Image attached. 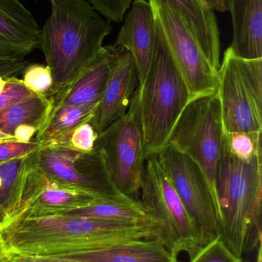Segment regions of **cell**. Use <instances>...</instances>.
I'll use <instances>...</instances> for the list:
<instances>
[{
	"label": "cell",
	"mask_w": 262,
	"mask_h": 262,
	"mask_svg": "<svg viewBox=\"0 0 262 262\" xmlns=\"http://www.w3.org/2000/svg\"><path fill=\"white\" fill-rule=\"evenodd\" d=\"M156 222L128 223L67 215L17 217L0 224L4 254L67 258L135 240L159 239Z\"/></svg>",
	"instance_id": "obj_1"
},
{
	"label": "cell",
	"mask_w": 262,
	"mask_h": 262,
	"mask_svg": "<svg viewBox=\"0 0 262 262\" xmlns=\"http://www.w3.org/2000/svg\"><path fill=\"white\" fill-rule=\"evenodd\" d=\"M48 1L50 15L41 29L38 48L53 78L52 98L98 55L112 26L86 0Z\"/></svg>",
	"instance_id": "obj_2"
},
{
	"label": "cell",
	"mask_w": 262,
	"mask_h": 262,
	"mask_svg": "<svg viewBox=\"0 0 262 262\" xmlns=\"http://www.w3.org/2000/svg\"><path fill=\"white\" fill-rule=\"evenodd\" d=\"M262 152L235 157L223 134L216 177L220 235L238 258L261 246Z\"/></svg>",
	"instance_id": "obj_3"
},
{
	"label": "cell",
	"mask_w": 262,
	"mask_h": 262,
	"mask_svg": "<svg viewBox=\"0 0 262 262\" xmlns=\"http://www.w3.org/2000/svg\"><path fill=\"white\" fill-rule=\"evenodd\" d=\"M156 28L153 59L144 82L138 85L146 159L158 155L167 146L178 118L192 99L157 21Z\"/></svg>",
	"instance_id": "obj_4"
},
{
	"label": "cell",
	"mask_w": 262,
	"mask_h": 262,
	"mask_svg": "<svg viewBox=\"0 0 262 262\" xmlns=\"http://www.w3.org/2000/svg\"><path fill=\"white\" fill-rule=\"evenodd\" d=\"M31 177L101 198L122 196L108 169L101 150H77L68 143L41 146L30 154Z\"/></svg>",
	"instance_id": "obj_5"
},
{
	"label": "cell",
	"mask_w": 262,
	"mask_h": 262,
	"mask_svg": "<svg viewBox=\"0 0 262 262\" xmlns=\"http://www.w3.org/2000/svg\"><path fill=\"white\" fill-rule=\"evenodd\" d=\"M223 134L221 104L216 92L190 100L168 142V145L189 156L203 171L213 195L218 221L216 177Z\"/></svg>",
	"instance_id": "obj_6"
},
{
	"label": "cell",
	"mask_w": 262,
	"mask_h": 262,
	"mask_svg": "<svg viewBox=\"0 0 262 262\" xmlns=\"http://www.w3.org/2000/svg\"><path fill=\"white\" fill-rule=\"evenodd\" d=\"M139 195L149 216L159 224L160 241L176 255L186 252L192 259L203 248L201 234L156 156L146 157Z\"/></svg>",
	"instance_id": "obj_7"
},
{
	"label": "cell",
	"mask_w": 262,
	"mask_h": 262,
	"mask_svg": "<svg viewBox=\"0 0 262 262\" xmlns=\"http://www.w3.org/2000/svg\"><path fill=\"white\" fill-rule=\"evenodd\" d=\"M218 79L225 132L262 133V58H239L229 47Z\"/></svg>",
	"instance_id": "obj_8"
},
{
	"label": "cell",
	"mask_w": 262,
	"mask_h": 262,
	"mask_svg": "<svg viewBox=\"0 0 262 262\" xmlns=\"http://www.w3.org/2000/svg\"><path fill=\"white\" fill-rule=\"evenodd\" d=\"M95 146L101 150L117 189L139 200L146 154L138 87L126 115L98 134Z\"/></svg>",
	"instance_id": "obj_9"
},
{
	"label": "cell",
	"mask_w": 262,
	"mask_h": 262,
	"mask_svg": "<svg viewBox=\"0 0 262 262\" xmlns=\"http://www.w3.org/2000/svg\"><path fill=\"white\" fill-rule=\"evenodd\" d=\"M156 157L198 228L203 247L206 246L220 235V228L213 195L203 171L189 156L170 145Z\"/></svg>",
	"instance_id": "obj_10"
},
{
	"label": "cell",
	"mask_w": 262,
	"mask_h": 262,
	"mask_svg": "<svg viewBox=\"0 0 262 262\" xmlns=\"http://www.w3.org/2000/svg\"><path fill=\"white\" fill-rule=\"evenodd\" d=\"M191 98L217 92L218 71L212 67L180 15L163 0H149Z\"/></svg>",
	"instance_id": "obj_11"
},
{
	"label": "cell",
	"mask_w": 262,
	"mask_h": 262,
	"mask_svg": "<svg viewBox=\"0 0 262 262\" xmlns=\"http://www.w3.org/2000/svg\"><path fill=\"white\" fill-rule=\"evenodd\" d=\"M138 84L133 58L126 49L118 47L104 93L92 119L97 134L126 115Z\"/></svg>",
	"instance_id": "obj_12"
},
{
	"label": "cell",
	"mask_w": 262,
	"mask_h": 262,
	"mask_svg": "<svg viewBox=\"0 0 262 262\" xmlns=\"http://www.w3.org/2000/svg\"><path fill=\"white\" fill-rule=\"evenodd\" d=\"M131 6L113 46L123 48L131 54L136 66L138 84H142L153 59L156 21L149 0H135Z\"/></svg>",
	"instance_id": "obj_13"
},
{
	"label": "cell",
	"mask_w": 262,
	"mask_h": 262,
	"mask_svg": "<svg viewBox=\"0 0 262 262\" xmlns=\"http://www.w3.org/2000/svg\"><path fill=\"white\" fill-rule=\"evenodd\" d=\"M41 29L20 0H0V56L26 57L39 47Z\"/></svg>",
	"instance_id": "obj_14"
},
{
	"label": "cell",
	"mask_w": 262,
	"mask_h": 262,
	"mask_svg": "<svg viewBox=\"0 0 262 262\" xmlns=\"http://www.w3.org/2000/svg\"><path fill=\"white\" fill-rule=\"evenodd\" d=\"M118 47L103 46L95 58L61 92L52 97L53 107L84 106L99 103Z\"/></svg>",
	"instance_id": "obj_15"
},
{
	"label": "cell",
	"mask_w": 262,
	"mask_h": 262,
	"mask_svg": "<svg viewBox=\"0 0 262 262\" xmlns=\"http://www.w3.org/2000/svg\"><path fill=\"white\" fill-rule=\"evenodd\" d=\"M180 15L208 61L218 71L221 42L215 11L205 0H163Z\"/></svg>",
	"instance_id": "obj_16"
},
{
	"label": "cell",
	"mask_w": 262,
	"mask_h": 262,
	"mask_svg": "<svg viewBox=\"0 0 262 262\" xmlns=\"http://www.w3.org/2000/svg\"><path fill=\"white\" fill-rule=\"evenodd\" d=\"M233 25L230 49L239 58H262V0H228Z\"/></svg>",
	"instance_id": "obj_17"
},
{
	"label": "cell",
	"mask_w": 262,
	"mask_h": 262,
	"mask_svg": "<svg viewBox=\"0 0 262 262\" xmlns=\"http://www.w3.org/2000/svg\"><path fill=\"white\" fill-rule=\"evenodd\" d=\"M67 258L89 262H178V255L158 238L128 242Z\"/></svg>",
	"instance_id": "obj_18"
},
{
	"label": "cell",
	"mask_w": 262,
	"mask_h": 262,
	"mask_svg": "<svg viewBox=\"0 0 262 262\" xmlns=\"http://www.w3.org/2000/svg\"><path fill=\"white\" fill-rule=\"evenodd\" d=\"M53 107L51 97L34 95L0 112V141H14L15 129L29 125L38 131L47 121Z\"/></svg>",
	"instance_id": "obj_19"
},
{
	"label": "cell",
	"mask_w": 262,
	"mask_h": 262,
	"mask_svg": "<svg viewBox=\"0 0 262 262\" xmlns=\"http://www.w3.org/2000/svg\"><path fill=\"white\" fill-rule=\"evenodd\" d=\"M98 104L52 107L47 121L35 134L33 141L42 146L68 143L76 127L93 118Z\"/></svg>",
	"instance_id": "obj_20"
},
{
	"label": "cell",
	"mask_w": 262,
	"mask_h": 262,
	"mask_svg": "<svg viewBox=\"0 0 262 262\" xmlns=\"http://www.w3.org/2000/svg\"><path fill=\"white\" fill-rule=\"evenodd\" d=\"M29 162L30 154L0 163V223L21 209Z\"/></svg>",
	"instance_id": "obj_21"
},
{
	"label": "cell",
	"mask_w": 262,
	"mask_h": 262,
	"mask_svg": "<svg viewBox=\"0 0 262 262\" xmlns=\"http://www.w3.org/2000/svg\"><path fill=\"white\" fill-rule=\"evenodd\" d=\"M61 215L128 223L156 222L149 216L139 200H134L126 195L100 199L89 206L72 209Z\"/></svg>",
	"instance_id": "obj_22"
},
{
	"label": "cell",
	"mask_w": 262,
	"mask_h": 262,
	"mask_svg": "<svg viewBox=\"0 0 262 262\" xmlns=\"http://www.w3.org/2000/svg\"><path fill=\"white\" fill-rule=\"evenodd\" d=\"M225 137L231 152L243 160H249L261 150V134L254 133H226Z\"/></svg>",
	"instance_id": "obj_23"
},
{
	"label": "cell",
	"mask_w": 262,
	"mask_h": 262,
	"mask_svg": "<svg viewBox=\"0 0 262 262\" xmlns=\"http://www.w3.org/2000/svg\"><path fill=\"white\" fill-rule=\"evenodd\" d=\"M22 75V81L27 89L36 95L49 96L53 87V78L47 66L29 64Z\"/></svg>",
	"instance_id": "obj_24"
},
{
	"label": "cell",
	"mask_w": 262,
	"mask_h": 262,
	"mask_svg": "<svg viewBox=\"0 0 262 262\" xmlns=\"http://www.w3.org/2000/svg\"><path fill=\"white\" fill-rule=\"evenodd\" d=\"M36 94L23 84L21 78H3L0 76V112L12 104Z\"/></svg>",
	"instance_id": "obj_25"
},
{
	"label": "cell",
	"mask_w": 262,
	"mask_h": 262,
	"mask_svg": "<svg viewBox=\"0 0 262 262\" xmlns=\"http://www.w3.org/2000/svg\"><path fill=\"white\" fill-rule=\"evenodd\" d=\"M189 262H243L225 245L221 235L203 246Z\"/></svg>",
	"instance_id": "obj_26"
},
{
	"label": "cell",
	"mask_w": 262,
	"mask_h": 262,
	"mask_svg": "<svg viewBox=\"0 0 262 262\" xmlns=\"http://www.w3.org/2000/svg\"><path fill=\"white\" fill-rule=\"evenodd\" d=\"M102 15L112 23H120L133 0H86Z\"/></svg>",
	"instance_id": "obj_27"
},
{
	"label": "cell",
	"mask_w": 262,
	"mask_h": 262,
	"mask_svg": "<svg viewBox=\"0 0 262 262\" xmlns=\"http://www.w3.org/2000/svg\"><path fill=\"white\" fill-rule=\"evenodd\" d=\"M92 119L86 121L74 130L69 137L68 144L83 152L93 150L98 134L92 125Z\"/></svg>",
	"instance_id": "obj_28"
},
{
	"label": "cell",
	"mask_w": 262,
	"mask_h": 262,
	"mask_svg": "<svg viewBox=\"0 0 262 262\" xmlns=\"http://www.w3.org/2000/svg\"><path fill=\"white\" fill-rule=\"evenodd\" d=\"M41 145L36 142L21 143L17 141H6L0 143V163L18 157L29 155L31 152L41 147Z\"/></svg>",
	"instance_id": "obj_29"
},
{
	"label": "cell",
	"mask_w": 262,
	"mask_h": 262,
	"mask_svg": "<svg viewBox=\"0 0 262 262\" xmlns=\"http://www.w3.org/2000/svg\"><path fill=\"white\" fill-rule=\"evenodd\" d=\"M26 57L0 56V76L14 78L22 75L29 64Z\"/></svg>",
	"instance_id": "obj_30"
},
{
	"label": "cell",
	"mask_w": 262,
	"mask_h": 262,
	"mask_svg": "<svg viewBox=\"0 0 262 262\" xmlns=\"http://www.w3.org/2000/svg\"><path fill=\"white\" fill-rule=\"evenodd\" d=\"M4 262H89L78 261L67 258H50V257H32L15 254H4Z\"/></svg>",
	"instance_id": "obj_31"
},
{
	"label": "cell",
	"mask_w": 262,
	"mask_h": 262,
	"mask_svg": "<svg viewBox=\"0 0 262 262\" xmlns=\"http://www.w3.org/2000/svg\"><path fill=\"white\" fill-rule=\"evenodd\" d=\"M38 129L29 125H22L15 129L13 134L14 141L21 143L32 142V137H35Z\"/></svg>",
	"instance_id": "obj_32"
},
{
	"label": "cell",
	"mask_w": 262,
	"mask_h": 262,
	"mask_svg": "<svg viewBox=\"0 0 262 262\" xmlns=\"http://www.w3.org/2000/svg\"><path fill=\"white\" fill-rule=\"evenodd\" d=\"M214 11L224 12L229 11V1L228 0H205Z\"/></svg>",
	"instance_id": "obj_33"
},
{
	"label": "cell",
	"mask_w": 262,
	"mask_h": 262,
	"mask_svg": "<svg viewBox=\"0 0 262 262\" xmlns=\"http://www.w3.org/2000/svg\"><path fill=\"white\" fill-rule=\"evenodd\" d=\"M243 262H249V261H244ZM255 262H262V255H261V246H260L258 249V257H257L256 261Z\"/></svg>",
	"instance_id": "obj_34"
},
{
	"label": "cell",
	"mask_w": 262,
	"mask_h": 262,
	"mask_svg": "<svg viewBox=\"0 0 262 262\" xmlns=\"http://www.w3.org/2000/svg\"><path fill=\"white\" fill-rule=\"evenodd\" d=\"M4 258V252H3V248L0 245V261Z\"/></svg>",
	"instance_id": "obj_35"
},
{
	"label": "cell",
	"mask_w": 262,
	"mask_h": 262,
	"mask_svg": "<svg viewBox=\"0 0 262 262\" xmlns=\"http://www.w3.org/2000/svg\"><path fill=\"white\" fill-rule=\"evenodd\" d=\"M0 262H4L3 261V259L1 260V261H0Z\"/></svg>",
	"instance_id": "obj_36"
}]
</instances>
